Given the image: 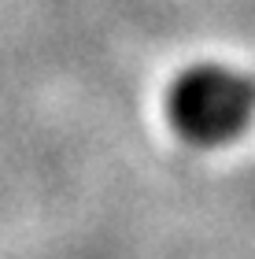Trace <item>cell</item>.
I'll list each match as a JSON object with an SVG mask.
<instances>
[{
    "mask_svg": "<svg viewBox=\"0 0 255 259\" xmlns=\"http://www.w3.org/2000/svg\"><path fill=\"white\" fill-rule=\"evenodd\" d=\"M167 119L189 145H226L255 119V78L226 63H192L167 89Z\"/></svg>",
    "mask_w": 255,
    "mask_h": 259,
    "instance_id": "1",
    "label": "cell"
}]
</instances>
